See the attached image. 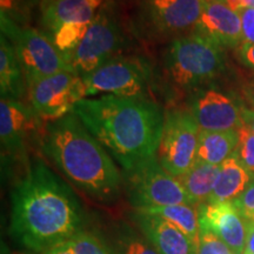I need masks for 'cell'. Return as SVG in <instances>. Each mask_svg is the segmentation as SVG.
Here are the masks:
<instances>
[{"instance_id": "obj_26", "label": "cell", "mask_w": 254, "mask_h": 254, "mask_svg": "<svg viewBox=\"0 0 254 254\" xmlns=\"http://www.w3.org/2000/svg\"><path fill=\"white\" fill-rule=\"evenodd\" d=\"M239 141L234 152L238 161L254 176V134L244 125L238 129Z\"/></svg>"}, {"instance_id": "obj_29", "label": "cell", "mask_w": 254, "mask_h": 254, "mask_svg": "<svg viewBox=\"0 0 254 254\" xmlns=\"http://www.w3.org/2000/svg\"><path fill=\"white\" fill-rule=\"evenodd\" d=\"M238 14L241 20L244 43L254 44V8H243Z\"/></svg>"}, {"instance_id": "obj_13", "label": "cell", "mask_w": 254, "mask_h": 254, "mask_svg": "<svg viewBox=\"0 0 254 254\" xmlns=\"http://www.w3.org/2000/svg\"><path fill=\"white\" fill-rule=\"evenodd\" d=\"M199 226L212 231L233 254H244L246 246V219L232 201L198 206Z\"/></svg>"}, {"instance_id": "obj_19", "label": "cell", "mask_w": 254, "mask_h": 254, "mask_svg": "<svg viewBox=\"0 0 254 254\" xmlns=\"http://www.w3.org/2000/svg\"><path fill=\"white\" fill-rule=\"evenodd\" d=\"M219 171L220 166L218 165L195 160L194 165L186 173L177 178L193 206L198 207L199 205L206 204L208 201L217 182Z\"/></svg>"}, {"instance_id": "obj_4", "label": "cell", "mask_w": 254, "mask_h": 254, "mask_svg": "<svg viewBox=\"0 0 254 254\" xmlns=\"http://www.w3.org/2000/svg\"><path fill=\"white\" fill-rule=\"evenodd\" d=\"M164 74L178 91H192L224 68L221 47L199 34L178 37L164 55Z\"/></svg>"}, {"instance_id": "obj_22", "label": "cell", "mask_w": 254, "mask_h": 254, "mask_svg": "<svg viewBox=\"0 0 254 254\" xmlns=\"http://www.w3.org/2000/svg\"><path fill=\"white\" fill-rule=\"evenodd\" d=\"M140 211L148 213L157 214L159 217L166 219L170 222L179 228L183 233H185L196 246L199 245V217L198 209L190 205H173L163 206V207H154Z\"/></svg>"}, {"instance_id": "obj_3", "label": "cell", "mask_w": 254, "mask_h": 254, "mask_svg": "<svg viewBox=\"0 0 254 254\" xmlns=\"http://www.w3.org/2000/svg\"><path fill=\"white\" fill-rule=\"evenodd\" d=\"M41 148L69 182L91 198L111 202L119 196L122 178L118 168L73 112L46 124Z\"/></svg>"}, {"instance_id": "obj_8", "label": "cell", "mask_w": 254, "mask_h": 254, "mask_svg": "<svg viewBox=\"0 0 254 254\" xmlns=\"http://www.w3.org/2000/svg\"><path fill=\"white\" fill-rule=\"evenodd\" d=\"M200 128L190 111L172 109L165 114L157 158L171 176L186 173L196 160Z\"/></svg>"}, {"instance_id": "obj_2", "label": "cell", "mask_w": 254, "mask_h": 254, "mask_svg": "<svg viewBox=\"0 0 254 254\" xmlns=\"http://www.w3.org/2000/svg\"><path fill=\"white\" fill-rule=\"evenodd\" d=\"M73 113L124 172L157 155L164 129L160 107L148 98L101 95L82 99Z\"/></svg>"}, {"instance_id": "obj_7", "label": "cell", "mask_w": 254, "mask_h": 254, "mask_svg": "<svg viewBox=\"0 0 254 254\" xmlns=\"http://www.w3.org/2000/svg\"><path fill=\"white\" fill-rule=\"evenodd\" d=\"M85 94H111L129 98H147L151 69L144 60L116 57L90 74L84 75Z\"/></svg>"}, {"instance_id": "obj_24", "label": "cell", "mask_w": 254, "mask_h": 254, "mask_svg": "<svg viewBox=\"0 0 254 254\" xmlns=\"http://www.w3.org/2000/svg\"><path fill=\"white\" fill-rule=\"evenodd\" d=\"M88 25L90 24H66L50 36L57 49L67 60L80 45L87 32Z\"/></svg>"}, {"instance_id": "obj_11", "label": "cell", "mask_w": 254, "mask_h": 254, "mask_svg": "<svg viewBox=\"0 0 254 254\" xmlns=\"http://www.w3.org/2000/svg\"><path fill=\"white\" fill-rule=\"evenodd\" d=\"M204 0H144L146 24L158 34H177L194 28Z\"/></svg>"}, {"instance_id": "obj_10", "label": "cell", "mask_w": 254, "mask_h": 254, "mask_svg": "<svg viewBox=\"0 0 254 254\" xmlns=\"http://www.w3.org/2000/svg\"><path fill=\"white\" fill-rule=\"evenodd\" d=\"M123 45L120 26L109 8L105 7L88 25L84 39L68 58V63L73 71L84 77L118 57Z\"/></svg>"}, {"instance_id": "obj_36", "label": "cell", "mask_w": 254, "mask_h": 254, "mask_svg": "<svg viewBox=\"0 0 254 254\" xmlns=\"http://www.w3.org/2000/svg\"><path fill=\"white\" fill-rule=\"evenodd\" d=\"M14 254H26V253H14ZM30 254H43V253H34V252H31Z\"/></svg>"}, {"instance_id": "obj_18", "label": "cell", "mask_w": 254, "mask_h": 254, "mask_svg": "<svg viewBox=\"0 0 254 254\" xmlns=\"http://www.w3.org/2000/svg\"><path fill=\"white\" fill-rule=\"evenodd\" d=\"M253 177L246 168H244L238 159L232 155L220 165L217 182L207 204L233 201L246 190Z\"/></svg>"}, {"instance_id": "obj_1", "label": "cell", "mask_w": 254, "mask_h": 254, "mask_svg": "<svg viewBox=\"0 0 254 254\" xmlns=\"http://www.w3.org/2000/svg\"><path fill=\"white\" fill-rule=\"evenodd\" d=\"M81 226V206L69 186L43 161L32 164L11 193L12 239L30 252L45 253Z\"/></svg>"}, {"instance_id": "obj_30", "label": "cell", "mask_w": 254, "mask_h": 254, "mask_svg": "<svg viewBox=\"0 0 254 254\" xmlns=\"http://www.w3.org/2000/svg\"><path fill=\"white\" fill-rule=\"evenodd\" d=\"M237 53L244 65L254 69V44L243 43L238 47Z\"/></svg>"}, {"instance_id": "obj_32", "label": "cell", "mask_w": 254, "mask_h": 254, "mask_svg": "<svg viewBox=\"0 0 254 254\" xmlns=\"http://www.w3.org/2000/svg\"><path fill=\"white\" fill-rule=\"evenodd\" d=\"M247 237H246V246L244 254H254V221L246 220Z\"/></svg>"}, {"instance_id": "obj_38", "label": "cell", "mask_w": 254, "mask_h": 254, "mask_svg": "<svg viewBox=\"0 0 254 254\" xmlns=\"http://www.w3.org/2000/svg\"><path fill=\"white\" fill-rule=\"evenodd\" d=\"M250 220H252V221H254V214L252 215V218H251V219H250Z\"/></svg>"}, {"instance_id": "obj_31", "label": "cell", "mask_w": 254, "mask_h": 254, "mask_svg": "<svg viewBox=\"0 0 254 254\" xmlns=\"http://www.w3.org/2000/svg\"><path fill=\"white\" fill-rule=\"evenodd\" d=\"M240 112L244 125H245L254 134V109H249V107L241 105Z\"/></svg>"}, {"instance_id": "obj_9", "label": "cell", "mask_w": 254, "mask_h": 254, "mask_svg": "<svg viewBox=\"0 0 254 254\" xmlns=\"http://www.w3.org/2000/svg\"><path fill=\"white\" fill-rule=\"evenodd\" d=\"M31 109L43 122H55L73 112L85 99L82 77L73 71H63L43 78L28 86Z\"/></svg>"}, {"instance_id": "obj_17", "label": "cell", "mask_w": 254, "mask_h": 254, "mask_svg": "<svg viewBox=\"0 0 254 254\" xmlns=\"http://www.w3.org/2000/svg\"><path fill=\"white\" fill-rule=\"evenodd\" d=\"M103 0H51L43 4V25L53 34L66 24H91Z\"/></svg>"}, {"instance_id": "obj_15", "label": "cell", "mask_w": 254, "mask_h": 254, "mask_svg": "<svg viewBox=\"0 0 254 254\" xmlns=\"http://www.w3.org/2000/svg\"><path fill=\"white\" fill-rule=\"evenodd\" d=\"M39 118L23 103L1 98L0 101V138L2 150L12 157L25 154V144L36 129Z\"/></svg>"}, {"instance_id": "obj_23", "label": "cell", "mask_w": 254, "mask_h": 254, "mask_svg": "<svg viewBox=\"0 0 254 254\" xmlns=\"http://www.w3.org/2000/svg\"><path fill=\"white\" fill-rule=\"evenodd\" d=\"M109 247L112 254H158L144 234L122 225L113 231Z\"/></svg>"}, {"instance_id": "obj_16", "label": "cell", "mask_w": 254, "mask_h": 254, "mask_svg": "<svg viewBox=\"0 0 254 254\" xmlns=\"http://www.w3.org/2000/svg\"><path fill=\"white\" fill-rule=\"evenodd\" d=\"M134 220L158 254H198V246L166 219L136 209Z\"/></svg>"}, {"instance_id": "obj_25", "label": "cell", "mask_w": 254, "mask_h": 254, "mask_svg": "<svg viewBox=\"0 0 254 254\" xmlns=\"http://www.w3.org/2000/svg\"><path fill=\"white\" fill-rule=\"evenodd\" d=\"M66 244L75 254H112L106 244L88 232L80 231Z\"/></svg>"}, {"instance_id": "obj_33", "label": "cell", "mask_w": 254, "mask_h": 254, "mask_svg": "<svg viewBox=\"0 0 254 254\" xmlns=\"http://www.w3.org/2000/svg\"><path fill=\"white\" fill-rule=\"evenodd\" d=\"M232 9L239 12L243 8H254V0H224Z\"/></svg>"}, {"instance_id": "obj_5", "label": "cell", "mask_w": 254, "mask_h": 254, "mask_svg": "<svg viewBox=\"0 0 254 254\" xmlns=\"http://www.w3.org/2000/svg\"><path fill=\"white\" fill-rule=\"evenodd\" d=\"M1 34L15 47L27 86L56 73L73 71L66 57L53 44L52 38L44 32L21 27L1 17Z\"/></svg>"}, {"instance_id": "obj_6", "label": "cell", "mask_w": 254, "mask_h": 254, "mask_svg": "<svg viewBox=\"0 0 254 254\" xmlns=\"http://www.w3.org/2000/svg\"><path fill=\"white\" fill-rule=\"evenodd\" d=\"M127 195L135 209L190 205L179 180L159 163L157 155L125 172Z\"/></svg>"}, {"instance_id": "obj_35", "label": "cell", "mask_w": 254, "mask_h": 254, "mask_svg": "<svg viewBox=\"0 0 254 254\" xmlns=\"http://www.w3.org/2000/svg\"><path fill=\"white\" fill-rule=\"evenodd\" d=\"M43 254H75V253L73 252L72 249L67 245V244L64 243L62 245L53 247V249H51L50 251H47V252Z\"/></svg>"}, {"instance_id": "obj_37", "label": "cell", "mask_w": 254, "mask_h": 254, "mask_svg": "<svg viewBox=\"0 0 254 254\" xmlns=\"http://www.w3.org/2000/svg\"><path fill=\"white\" fill-rule=\"evenodd\" d=\"M51 0H43V4H45V2H49Z\"/></svg>"}, {"instance_id": "obj_14", "label": "cell", "mask_w": 254, "mask_h": 254, "mask_svg": "<svg viewBox=\"0 0 254 254\" xmlns=\"http://www.w3.org/2000/svg\"><path fill=\"white\" fill-rule=\"evenodd\" d=\"M194 33L227 49L239 47L244 43L239 14L224 0H204Z\"/></svg>"}, {"instance_id": "obj_21", "label": "cell", "mask_w": 254, "mask_h": 254, "mask_svg": "<svg viewBox=\"0 0 254 254\" xmlns=\"http://www.w3.org/2000/svg\"><path fill=\"white\" fill-rule=\"evenodd\" d=\"M239 141L237 129L232 131H201L199 133L196 160L220 165L232 157Z\"/></svg>"}, {"instance_id": "obj_12", "label": "cell", "mask_w": 254, "mask_h": 254, "mask_svg": "<svg viewBox=\"0 0 254 254\" xmlns=\"http://www.w3.org/2000/svg\"><path fill=\"white\" fill-rule=\"evenodd\" d=\"M190 113L201 131H238L244 126L239 105L215 88L198 92L190 103Z\"/></svg>"}, {"instance_id": "obj_34", "label": "cell", "mask_w": 254, "mask_h": 254, "mask_svg": "<svg viewBox=\"0 0 254 254\" xmlns=\"http://www.w3.org/2000/svg\"><path fill=\"white\" fill-rule=\"evenodd\" d=\"M243 93L245 99L252 105L254 109V78L250 79V80L246 82V85L243 88Z\"/></svg>"}, {"instance_id": "obj_27", "label": "cell", "mask_w": 254, "mask_h": 254, "mask_svg": "<svg viewBox=\"0 0 254 254\" xmlns=\"http://www.w3.org/2000/svg\"><path fill=\"white\" fill-rule=\"evenodd\" d=\"M198 254H233L224 241L219 239L212 231L199 226Z\"/></svg>"}, {"instance_id": "obj_20", "label": "cell", "mask_w": 254, "mask_h": 254, "mask_svg": "<svg viewBox=\"0 0 254 254\" xmlns=\"http://www.w3.org/2000/svg\"><path fill=\"white\" fill-rule=\"evenodd\" d=\"M0 93L1 98L15 100L24 93V73L15 47L4 34L0 37Z\"/></svg>"}, {"instance_id": "obj_28", "label": "cell", "mask_w": 254, "mask_h": 254, "mask_svg": "<svg viewBox=\"0 0 254 254\" xmlns=\"http://www.w3.org/2000/svg\"><path fill=\"white\" fill-rule=\"evenodd\" d=\"M232 202L246 220H250L252 218L254 214V177L246 190Z\"/></svg>"}]
</instances>
